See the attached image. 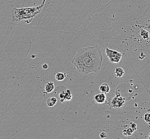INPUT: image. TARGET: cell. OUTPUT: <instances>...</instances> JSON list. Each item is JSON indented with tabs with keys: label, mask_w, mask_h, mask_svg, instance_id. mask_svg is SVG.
Instances as JSON below:
<instances>
[{
	"label": "cell",
	"mask_w": 150,
	"mask_h": 139,
	"mask_svg": "<svg viewBox=\"0 0 150 139\" xmlns=\"http://www.w3.org/2000/svg\"><path fill=\"white\" fill-rule=\"evenodd\" d=\"M42 68L43 69L46 70L48 68V65L47 64H43V65H42Z\"/></svg>",
	"instance_id": "2e32d148"
},
{
	"label": "cell",
	"mask_w": 150,
	"mask_h": 139,
	"mask_svg": "<svg viewBox=\"0 0 150 139\" xmlns=\"http://www.w3.org/2000/svg\"><path fill=\"white\" fill-rule=\"evenodd\" d=\"M105 54L111 62L113 63H118L121 61L122 55L116 50L110 49L108 48H105Z\"/></svg>",
	"instance_id": "3957f363"
},
{
	"label": "cell",
	"mask_w": 150,
	"mask_h": 139,
	"mask_svg": "<svg viewBox=\"0 0 150 139\" xmlns=\"http://www.w3.org/2000/svg\"><path fill=\"white\" fill-rule=\"evenodd\" d=\"M94 99L97 103L103 104L105 102L106 100V96L105 94L101 92L95 95V96H94Z\"/></svg>",
	"instance_id": "5b68a950"
},
{
	"label": "cell",
	"mask_w": 150,
	"mask_h": 139,
	"mask_svg": "<svg viewBox=\"0 0 150 139\" xmlns=\"http://www.w3.org/2000/svg\"><path fill=\"white\" fill-rule=\"evenodd\" d=\"M102 54L96 45L80 49L73 58L72 63L79 72L87 74L97 72L102 66Z\"/></svg>",
	"instance_id": "6da1fadb"
},
{
	"label": "cell",
	"mask_w": 150,
	"mask_h": 139,
	"mask_svg": "<svg viewBox=\"0 0 150 139\" xmlns=\"http://www.w3.org/2000/svg\"><path fill=\"white\" fill-rule=\"evenodd\" d=\"M133 133V130H132V128H129L128 129H126L123 130V134L126 135H130Z\"/></svg>",
	"instance_id": "7c38bea8"
},
{
	"label": "cell",
	"mask_w": 150,
	"mask_h": 139,
	"mask_svg": "<svg viewBox=\"0 0 150 139\" xmlns=\"http://www.w3.org/2000/svg\"><path fill=\"white\" fill-rule=\"evenodd\" d=\"M99 90L103 93L107 94L110 92V87L107 83H103L100 86Z\"/></svg>",
	"instance_id": "52a82bcc"
},
{
	"label": "cell",
	"mask_w": 150,
	"mask_h": 139,
	"mask_svg": "<svg viewBox=\"0 0 150 139\" xmlns=\"http://www.w3.org/2000/svg\"><path fill=\"white\" fill-rule=\"evenodd\" d=\"M110 106L114 108L119 109L122 108L124 104H125V99L123 97L120 96L119 95H117L116 96L114 97L110 102Z\"/></svg>",
	"instance_id": "277c9868"
},
{
	"label": "cell",
	"mask_w": 150,
	"mask_h": 139,
	"mask_svg": "<svg viewBox=\"0 0 150 139\" xmlns=\"http://www.w3.org/2000/svg\"><path fill=\"white\" fill-rule=\"evenodd\" d=\"M66 74L65 73L63 72H57L56 75H55V79L58 82H61L64 80L65 77H66Z\"/></svg>",
	"instance_id": "30bf717a"
},
{
	"label": "cell",
	"mask_w": 150,
	"mask_h": 139,
	"mask_svg": "<svg viewBox=\"0 0 150 139\" xmlns=\"http://www.w3.org/2000/svg\"><path fill=\"white\" fill-rule=\"evenodd\" d=\"M72 95L69 89H67L65 91V101H70L72 100Z\"/></svg>",
	"instance_id": "8fae6325"
},
{
	"label": "cell",
	"mask_w": 150,
	"mask_h": 139,
	"mask_svg": "<svg viewBox=\"0 0 150 139\" xmlns=\"http://www.w3.org/2000/svg\"><path fill=\"white\" fill-rule=\"evenodd\" d=\"M46 0H43L42 5L38 7H30L26 8H14L12 11V20L13 21H18L21 20L32 19L33 17L39 13L44 6V3Z\"/></svg>",
	"instance_id": "7a4b0ae2"
},
{
	"label": "cell",
	"mask_w": 150,
	"mask_h": 139,
	"mask_svg": "<svg viewBox=\"0 0 150 139\" xmlns=\"http://www.w3.org/2000/svg\"><path fill=\"white\" fill-rule=\"evenodd\" d=\"M100 137L102 139H104V138L107 137V134H106V133H105V132H102L101 133H100Z\"/></svg>",
	"instance_id": "9a60e30c"
},
{
	"label": "cell",
	"mask_w": 150,
	"mask_h": 139,
	"mask_svg": "<svg viewBox=\"0 0 150 139\" xmlns=\"http://www.w3.org/2000/svg\"><path fill=\"white\" fill-rule=\"evenodd\" d=\"M144 121L147 123L150 124V113H146L144 115Z\"/></svg>",
	"instance_id": "5bb4252c"
},
{
	"label": "cell",
	"mask_w": 150,
	"mask_h": 139,
	"mask_svg": "<svg viewBox=\"0 0 150 139\" xmlns=\"http://www.w3.org/2000/svg\"><path fill=\"white\" fill-rule=\"evenodd\" d=\"M45 94L50 93L54 89V83L53 82H48L45 85Z\"/></svg>",
	"instance_id": "8992f818"
},
{
	"label": "cell",
	"mask_w": 150,
	"mask_h": 139,
	"mask_svg": "<svg viewBox=\"0 0 150 139\" xmlns=\"http://www.w3.org/2000/svg\"><path fill=\"white\" fill-rule=\"evenodd\" d=\"M114 73H115V76H116L117 77L121 78V77H122L124 75L125 71L121 67H117L115 69Z\"/></svg>",
	"instance_id": "9c48e42d"
},
{
	"label": "cell",
	"mask_w": 150,
	"mask_h": 139,
	"mask_svg": "<svg viewBox=\"0 0 150 139\" xmlns=\"http://www.w3.org/2000/svg\"><path fill=\"white\" fill-rule=\"evenodd\" d=\"M57 102V99L55 97H51L47 100L46 104L49 107H52L56 104Z\"/></svg>",
	"instance_id": "ba28073f"
},
{
	"label": "cell",
	"mask_w": 150,
	"mask_h": 139,
	"mask_svg": "<svg viewBox=\"0 0 150 139\" xmlns=\"http://www.w3.org/2000/svg\"><path fill=\"white\" fill-rule=\"evenodd\" d=\"M32 58H35V57H36V56L35 55H32Z\"/></svg>",
	"instance_id": "e0dca14e"
},
{
	"label": "cell",
	"mask_w": 150,
	"mask_h": 139,
	"mask_svg": "<svg viewBox=\"0 0 150 139\" xmlns=\"http://www.w3.org/2000/svg\"><path fill=\"white\" fill-rule=\"evenodd\" d=\"M59 97L60 98V101L62 102H65V91L61 92L60 94H59Z\"/></svg>",
	"instance_id": "4fadbf2b"
}]
</instances>
